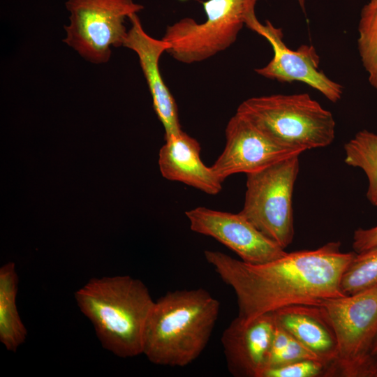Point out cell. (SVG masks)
Masks as SVG:
<instances>
[{
  "label": "cell",
  "mask_w": 377,
  "mask_h": 377,
  "mask_svg": "<svg viewBox=\"0 0 377 377\" xmlns=\"http://www.w3.org/2000/svg\"><path fill=\"white\" fill-rule=\"evenodd\" d=\"M344 162L364 171L367 179V198L377 207V134L367 130L358 131L344 145Z\"/></svg>",
  "instance_id": "17"
},
{
  "label": "cell",
  "mask_w": 377,
  "mask_h": 377,
  "mask_svg": "<svg viewBox=\"0 0 377 377\" xmlns=\"http://www.w3.org/2000/svg\"><path fill=\"white\" fill-rule=\"evenodd\" d=\"M276 323L326 364L337 356L334 330L320 305L295 304L272 313Z\"/></svg>",
  "instance_id": "15"
},
{
  "label": "cell",
  "mask_w": 377,
  "mask_h": 377,
  "mask_svg": "<svg viewBox=\"0 0 377 377\" xmlns=\"http://www.w3.org/2000/svg\"><path fill=\"white\" fill-rule=\"evenodd\" d=\"M331 364L318 360H304L268 369L263 377L332 376Z\"/></svg>",
  "instance_id": "20"
},
{
  "label": "cell",
  "mask_w": 377,
  "mask_h": 377,
  "mask_svg": "<svg viewBox=\"0 0 377 377\" xmlns=\"http://www.w3.org/2000/svg\"><path fill=\"white\" fill-rule=\"evenodd\" d=\"M253 0H207L202 2L207 18L198 23L185 17L166 27L162 40L175 60L192 64L206 60L233 44L244 24Z\"/></svg>",
  "instance_id": "7"
},
{
  "label": "cell",
  "mask_w": 377,
  "mask_h": 377,
  "mask_svg": "<svg viewBox=\"0 0 377 377\" xmlns=\"http://www.w3.org/2000/svg\"><path fill=\"white\" fill-rule=\"evenodd\" d=\"M258 0L252 1L245 13L244 24L267 40L274 55L265 66L256 68L258 75L280 82H303L320 92L332 103L339 101L343 87L330 79L319 69L320 57L312 45H302L296 50L289 48L283 40L281 29L275 27L269 20L260 23L255 13Z\"/></svg>",
  "instance_id": "9"
},
{
  "label": "cell",
  "mask_w": 377,
  "mask_h": 377,
  "mask_svg": "<svg viewBox=\"0 0 377 377\" xmlns=\"http://www.w3.org/2000/svg\"><path fill=\"white\" fill-rule=\"evenodd\" d=\"M299 156L247 174L244 202L239 212L283 249L294 237L292 198L299 172Z\"/></svg>",
  "instance_id": "6"
},
{
  "label": "cell",
  "mask_w": 377,
  "mask_h": 377,
  "mask_svg": "<svg viewBox=\"0 0 377 377\" xmlns=\"http://www.w3.org/2000/svg\"><path fill=\"white\" fill-rule=\"evenodd\" d=\"M220 302L199 288L169 291L154 302L144 333L142 354L151 363L185 367L206 348Z\"/></svg>",
  "instance_id": "2"
},
{
  "label": "cell",
  "mask_w": 377,
  "mask_h": 377,
  "mask_svg": "<svg viewBox=\"0 0 377 377\" xmlns=\"http://www.w3.org/2000/svg\"><path fill=\"white\" fill-rule=\"evenodd\" d=\"M74 297L105 349L121 358L142 354L145 330L155 301L141 280L128 275L92 278Z\"/></svg>",
  "instance_id": "3"
},
{
  "label": "cell",
  "mask_w": 377,
  "mask_h": 377,
  "mask_svg": "<svg viewBox=\"0 0 377 377\" xmlns=\"http://www.w3.org/2000/svg\"><path fill=\"white\" fill-rule=\"evenodd\" d=\"M299 3L301 9L304 13H305V0H296Z\"/></svg>",
  "instance_id": "23"
},
{
  "label": "cell",
  "mask_w": 377,
  "mask_h": 377,
  "mask_svg": "<svg viewBox=\"0 0 377 377\" xmlns=\"http://www.w3.org/2000/svg\"><path fill=\"white\" fill-rule=\"evenodd\" d=\"M131 28L123 47L136 53L150 91L154 110L163 126L165 139L182 131L176 101L165 84L159 69V59L169 44L152 38L144 30L138 13L128 17Z\"/></svg>",
  "instance_id": "13"
},
{
  "label": "cell",
  "mask_w": 377,
  "mask_h": 377,
  "mask_svg": "<svg viewBox=\"0 0 377 377\" xmlns=\"http://www.w3.org/2000/svg\"><path fill=\"white\" fill-rule=\"evenodd\" d=\"M185 214L192 231L215 239L246 263H264L286 253L239 212L233 214L198 207L186 211Z\"/></svg>",
  "instance_id": "11"
},
{
  "label": "cell",
  "mask_w": 377,
  "mask_h": 377,
  "mask_svg": "<svg viewBox=\"0 0 377 377\" xmlns=\"http://www.w3.org/2000/svg\"><path fill=\"white\" fill-rule=\"evenodd\" d=\"M357 29L360 59L370 84L377 89V0L362 7Z\"/></svg>",
  "instance_id": "18"
},
{
  "label": "cell",
  "mask_w": 377,
  "mask_h": 377,
  "mask_svg": "<svg viewBox=\"0 0 377 377\" xmlns=\"http://www.w3.org/2000/svg\"><path fill=\"white\" fill-rule=\"evenodd\" d=\"M377 245V226L370 228H357L353 234V249L361 253Z\"/></svg>",
  "instance_id": "22"
},
{
  "label": "cell",
  "mask_w": 377,
  "mask_h": 377,
  "mask_svg": "<svg viewBox=\"0 0 377 377\" xmlns=\"http://www.w3.org/2000/svg\"><path fill=\"white\" fill-rule=\"evenodd\" d=\"M276 322L272 313L245 322L234 318L221 341L228 370L235 377H263Z\"/></svg>",
  "instance_id": "12"
},
{
  "label": "cell",
  "mask_w": 377,
  "mask_h": 377,
  "mask_svg": "<svg viewBox=\"0 0 377 377\" xmlns=\"http://www.w3.org/2000/svg\"><path fill=\"white\" fill-rule=\"evenodd\" d=\"M302 152L276 142L236 112L226 128L223 151L211 168L223 182L230 175L255 172Z\"/></svg>",
  "instance_id": "10"
},
{
  "label": "cell",
  "mask_w": 377,
  "mask_h": 377,
  "mask_svg": "<svg viewBox=\"0 0 377 377\" xmlns=\"http://www.w3.org/2000/svg\"><path fill=\"white\" fill-rule=\"evenodd\" d=\"M158 154L162 176L179 182L209 194L216 195L222 190V182L201 158L200 143L182 131L165 139Z\"/></svg>",
  "instance_id": "14"
},
{
  "label": "cell",
  "mask_w": 377,
  "mask_h": 377,
  "mask_svg": "<svg viewBox=\"0 0 377 377\" xmlns=\"http://www.w3.org/2000/svg\"><path fill=\"white\" fill-rule=\"evenodd\" d=\"M304 360H320L311 350L291 336L287 346L270 363L267 370L270 368Z\"/></svg>",
  "instance_id": "21"
},
{
  "label": "cell",
  "mask_w": 377,
  "mask_h": 377,
  "mask_svg": "<svg viewBox=\"0 0 377 377\" xmlns=\"http://www.w3.org/2000/svg\"><path fill=\"white\" fill-rule=\"evenodd\" d=\"M372 354L374 357L377 356V339L374 343L373 350H372Z\"/></svg>",
  "instance_id": "24"
},
{
  "label": "cell",
  "mask_w": 377,
  "mask_h": 377,
  "mask_svg": "<svg viewBox=\"0 0 377 377\" xmlns=\"http://www.w3.org/2000/svg\"><path fill=\"white\" fill-rule=\"evenodd\" d=\"M343 252L340 242L315 250L286 253L271 261L251 264L219 251L204 256L221 279L236 295L237 317L249 322L291 305H320L343 296V274L355 256Z\"/></svg>",
  "instance_id": "1"
},
{
  "label": "cell",
  "mask_w": 377,
  "mask_h": 377,
  "mask_svg": "<svg viewBox=\"0 0 377 377\" xmlns=\"http://www.w3.org/2000/svg\"><path fill=\"white\" fill-rule=\"evenodd\" d=\"M69 24L64 42L87 61L108 62L112 47L123 46L125 19L144 6L133 0H67Z\"/></svg>",
  "instance_id": "8"
},
{
  "label": "cell",
  "mask_w": 377,
  "mask_h": 377,
  "mask_svg": "<svg viewBox=\"0 0 377 377\" xmlns=\"http://www.w3.org/2000/svg\"><path fill=\"white\" fill-rule=\"evenodd\" d=\"M320 306L337 337L332 376L375 377L372 350L377 339V287L328 299Z\"/></svg>",
  "instance_id": "5"
},
{
  "label": "cell",
  "mask_w": 377,
  "mask_h": 377,
  "mask_svg": "<svg viewBox=\"0 0 377 377\" xmlns=\"http://www.w3.org/2000/svg\"><path fill=\"white\" fill-rule=\"evenodd\" d=\"M375 287H377V245L356 253L341 281V290L344 295Z\"/></svg>",
  "instance_id": "19"
},
{
  "label": "cell",
  "mask_w": 377,
  "mask_h": 377,
  "mask_svg": "<svg viewBox=\"0 0 377 377\" xmlns=\"http://www.w3.org/2000/svg\"><path fill=\"white\" fill-rule=\"evenodd\" d=\"M376 376L377 377V356L376 357Z\"/></svg>",
  "instance_id": "25"
},
{
  "label": "cell",
  "mask_w": 377,
  "mask_h": 377,
  "mask_svg": "<svg viewBox=\"0 0 377 377\" xmlns=\"http://www.w3.org/2000/svg\"><path fill=\"white\" fill-rule=\"evenodd\" d=\"M18 276L13 262L0 268V341L12 352L24 343L27 329L22 323L16 304Z\"/></svg>",
  "instance_id": "16"
},
{
  "label": "cell",
  "mask_w": 377,
  "mask_h": 377,
  "mask_svg": "<svg viewBox=\"0 0 377 377\" xmlns=\"http://www.w3.org/2000/svg\"><path fill=\"white\" fill-rule=\"evenodd\" d=\"M236 112L276 142L303 151L327 147L335 138L332 112L306 93L249 98Z\"/></svg>",
  "instance_id": "4"
}]
</instances>
